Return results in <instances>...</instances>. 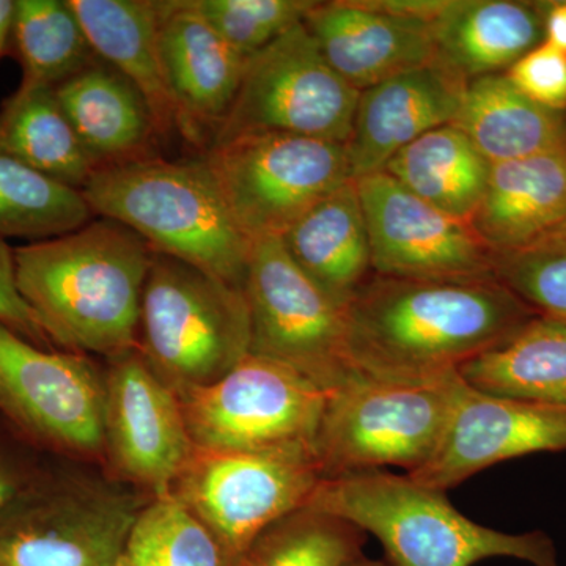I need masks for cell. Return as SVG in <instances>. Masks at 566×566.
I'll return each instance as SVG.
<instances>
[{
  "mask_svg": "<svg viewBox=\"0 0 566 566\" xmlns=\"http://www.w3.org/2000/svg\"><path fill=\"white\" fill-rule=\"evenodd\" d=\"M307 506L376 536L392 566H474L494 557L560 566L545 532L505 534L482 526L450 504L446 491L406 474L374 471L322 480Z\"/></svg>",
  "mask_w": 566,
  "mask_h": 566,
  "instance_id": "3957f363",
  "label": "cell"
},
{
  "mask_svg": "<svg viewBox=\"0 0 566 566\" xmlns=\"http://www.w3.org/2000/svg\"><path fill=\"white\" fill-rule=\"evenodd\" d=\"M542 33L534 9L512 0H447L431 22L436 62L468 82L510 69Z\"/></svg>",
  "mask_w": 566,
  "mask_h": 566,
  "instance_id": "cb8c5ba5",
  "label": "cell"
},
{
  "mask_svg": "<svg viewBox=\"0 0 566 566\" xmlns=\"http://www.w3.org/2000/svg\"><path fill=\"white\" fill-rule=\"evenodd\" d=\"M545 33V41L566 54V2L554 3L547 11Z\"/></svg>",
  "mask_w": 566,
  "mask_h": 566,
  "instance_id": "74e56055",
  "label": "cell"
},
{
  "mask_svg": "<svg viewBox=\"0 0 566 566\" xmlns=\"http://www.w3.org/2000/svg\"><path fill=\"white\" fill-rule=\"evenodd\" d=\"M159 46L180 115V136L205 147L232 106L248 57L234 51L189 0H159Z\"/></svg>",
  "mask_w": 566,
  "mask_h": 566,
  "instance_id": "e0dca14e",
  "label": "cell"
},
{
  "mask_svg": "<svg viewBox=\"0 0 566 566\" xmlns=\"http://www.w3.org/2000/svg\"><path fill=\"white\" fill-rule=\"evenodd\" d=\"M147 241L95 218L76 232L14 248L17 283L52 346L109 359L137 349Z\"/></svg>",
  "mask_w": 566,
  "mask_h": 566,
  "instance_id": "7a4b0ae2",
  "label": "cell"
},
{
  "mask_svg": "<svg viewBox=\"0 0 566 566\" xmlns=\"http://www.w3.org/2000/svg\"><path fill=\"white\" fill-rule=\"evenodd\" d=\"M346 566H392L387 560H375V558H368L365 556H360L356 558V560L352 562V564Z\"/></svg>",
  "mask_w": 566,
  "mask_h": 566,
  "instance_id": "ab89813d",
  "label": "cell"
},
{
  "mask_svg": "<svg viewBox=\"0 0 566 566\" xmlns=\"http://www.w3.org/2000/svg\"><path fill=\"white\" fill-rule=\"evenodd\" d=\"M566 450V406L480 392L461 385L436 455L409 479L447 491L483 469L539 452Z\"/></svg>",
  "mask_w": 566,
  "mask_h": 566,
  "instance_id": "2e32d148",
  "label": "cell"
},
{
  "mask_svg": "<svg viewBox=\"0 0 566 566\" xmlns=\"http://www.w3.org/2000/svg\"><path fill=\"white\" fill-rule=\"evenodd\" d=\"M244 290L153 252L137 352L175 394L219 381L251 353Z\"/></svg>",
  "mask_w": 566,
  "mask_h": 566,
  "instance_id": "5b68a950",
  "label": "cell"
},
{
  "mask_svg": "<svg viewBox=\"0 0 566 566\" xmlns=\"http://www.w3.org/2000/svg\"><path fill=\"white\" fill-rule=\"evenodd\" d=\"M147 502L46 475L0 520V566H117Z\"/></svg>",
  "mask_w": 566,
  "mask_h": 566,
  "instance_id": "4fadbf2b",
  "label": "cell"
},
{
  "mask_svg": "<svg viewBox=\"0 0 566 566\" xmlns=\"http://www.w3.org/2000/svg\"><path fill=\"white\" fill-rule=\"evenodd\" d=\"M9 55L24 88H55L96 57L69 0H14Z\"/></svg>",
  "mask_w": 566,
  "mask_h": 566,
  "instance_id": "f1b7e54d",
  "label": "cell"
},
{
  "mask_svg": "<svg viewBox=\"0 0 566 566\" xmlns=\"http://www.w3.org/2000/svg\"><path fill=\"white\" fill-rule=\"evenodd\" d=\"M117 566H233L218 539L172 493L145 504Z\"/></svg>",
  "mask_w": 566,
  "mask_h": 566,
  "instance_id": "1f68e13d",
  "label": "cell"
},
{
  "mask_svg": "<svg viewBox=\"0 0 566 566\" xmlns=\"http://www.w3.org/2000/svg\"><path fill=\"white\" fill-rule=\"evenodd\" d=\"M304 24L335 73L357 92L436 62L431 24L367 0L316 2Z\"/></svg>",
  "mask_w": 566,
  "mask_h": 566,
  "instance_id": "d6986e66",
  "label": "cell"
},
{
  "mask_svg": "<svg viewBox=\"0 0 566 566\" xmlns=\"http://www.w3.org/2000/svg\"><path fill=\"white\" fill-rule=\"evenodd\" d=\"M54 91L96 170L156 156L161 139L147 103L98 55Z\"/></svg>",
  "mask_w": 566,
  "mask_h": 566,
  "instance_id": "44dd1931",
  "label": "cell"
},
{
  "mask_svg": "<svg viewBox=\"0 0 566 566\" xmlns=\"http://www.w3.org/2000/svg\"><path fill=\"white\" fill-rule=\"evenodd\" d=\"M491 164L515 161L566 145V118L517 91L506 74L465 85L452 122Z\"/></svg>",
  "mask_w": 566,
  "mask_h": 566,
  "instance_id": "d4e9b609",
  "label": "cell"
},
{
  "mask_svg": "<svg viewBox=\"0 0 566 566\" xmlns=\"http://www.w3.org/2000/svg\"><path fill=\"white\" fill-rule=\"evenodd\" d=\"M468 81L433 62L360 92L346 142L353 180L382 172L398 151L455 120Z\"/></svg>",
  "mask_w": 566,
  "mask_h": 566,
  "instance_id": "ac0fdd59",
  "label": "cell"
},
{
  "mask_svg": "<svg viewBox=\"0 0 566 566\" xmlns=\"http://www.w3.org/2000/svg\"><path fill=\"white\" fill-rule=\"evenodd\" d=\"M382 172L436 210L471 222L485 196L491 163L449 123L411 142Z\"/></svg>",
  "mask_w": 566,
  "mask_h": 566,
  "instance_id": "4316f807",
  "label": "cell"
},
{
  "mask_svg": "<svg viewBox=\"0 0 566 566\" xmlns=\"http://www.w3.org/2000/svg\"><path fill=\"white\" fill-rule=\"evenodd\" d=\"M365 543L356 524L305 506L256 536L233 566H346Z\"/></svg>",
  "mask_w": 566,
  "mask_h": 566,
  "instance_id": "4dcf8cb0",
  "label": "cell"
},
{
  "mask_svg": "<svg viewBox=\"0 0 566 566\" xmlns=\"http://www.w3.org/2000/svg\"><path fill=\"white\" fill-rule=\"evenodd\" d=\"M359 95L335 73L301 22L248 59L237 96L208 148L263 133L346 144Z\"/></svg>",
  "mask_w": 566,
  "mask_h": 566,
  "instance_id": "9c48e42d",
  "label": "cell"
},
{
  "mask_svg": "<svg viewBox=\"0 0 566 566\" xmlns=\"http://www.w3.org/2000/svg\"><path fill=\"white\" fill-rule=\"evenodd\" d=\"M106 376L84 354L40 348L0 323V417L71 455L104 453Z\"/></svg>",
  "mask_w": 566,
  "mask_h": 566,
  "instance_id": "7c38bea8",
  "label": "cell"
},
{
  "mask_svg": "<svg viewBox=\"0 0 566 566\" xmlns=\"http://www.w3.org/2000/svg\"><path fill=\"white\" fill-rule=\"evenodd\" d=\"M458 375L480 392L566 406V322L534 315Z\"/></svg>",
  "mask_w": 566,
  "mask_h": 566,
  "instance_id": "484cf974",
  "label": "cell"
},
{
  "mask_svg": "<svg viewBox=\"0 0 566 566\" xmlns=\"http://www.w3.org/2000/svg\"><path fill=\"white\" fill-rule=\"evenodd\" d=\"M193 446L180 398L137 349L112 359L106 375L104 453L151 497L172 493Z\"/></svg>",
  "mask_w": 566,
  "mask_h": 566,
  "instance_id": "9a60e30c",
  "label": "cell"
},
{
  "mask_svg": "<svg viewBox=\"0 0 566 566\" xmlns=\"http://www.w3.org/2000/svg\"><path fill=\"white\" fill-rule=\"evenodd\" d=\"M234 51L251 57L304 22L314 0H189Z\"/></svg>",
  "mask_w": 566,
  "mask_h": 566,
  "instance_id": "d6a6232c",
  "label": "cell"
},
{
  "mask_svg": "<svg viewBox=\"0 0 566 566\" xmlns=\"http://www.w3.org/2000/svg\"><path fill=\"white\" fill-rule=\"evenodd\" d=\"M69 6L93 52L139 91L159 139L180 134L159 46V0H69Z\"/></svg>",
  "mask_w": 566,
  "mask_h": 566,
  "instance_id": "7402d4cb",
  "label": "cell"
},
{
  "mask_svg": "<svg viewBox=\"0 0 566 566\" xmlns=\"http://www.w3.org/2000/svg\"><path fill=\"white\" fill-rule=\"evenodd\" d=\"M244 294L251 354L289 365L327 394L363 378L346 357L344 311L293 262L281 237L253 241Z\"/></svg>",
  "mask_w": 566,
  "mask_h": 566,
  "instance_id": "30bf717a",
  "label": "cell"
},
{
  "mask_svg": "<svg viewBox=\"0 0 566 566\" xmlns=\"http://www.w3.org/2000/svg\"><path fill=\"white\" fill-rule=\"evenodd\" d=\"M534 315L497 279L371 274L344 308L346 357L374 381L431 385L457 375Z\"/></svg>",
  "mask_w": 566,
  "mask_h": 566,
  "instance_id": "6da1fadb",
  "label": "cell"
},
{
  "mask_svg": "<svg viewBox=\"0 0 566 566\" xmlns=\"http://www.w3.org/2000/svg\"><path fill=\"white\" fill-rule=\"evenodd\" d=\"M177 395L197 449L315 453L329 394L289 365L249 353L219 381Z\"/></svg>",
  "mask_w": 566,
  "mask_h": 566,
  "instance_id": "52a82bcc",
  "label": "cell"
},
{
  "mask_svg": "<svg viewBox=\"0 0 566 566\" xmlns=\"http://www.w3.org/2000/svg\"><path fill=\"white\" fill-rule=\"evenodd\" d=\"M371 248V270L412 281L495 279V252L471 222L423 202L386 172L356 180Z\"/></svg>",
  "mask_w": 566,
  "mask_h": 566,
  "instance_id": "5bb4252c",
  "label": "cell"
},
{
  "mask_svg": "<svg viewBox=\"0 0 566 566\" xmlns=\"http://www.w3.org/2000/svg\"><path fill=\"white\" fill-rule=\"evenodd\" d=\"M566 222V145L491 164L485 196L471 226L495 253L554 237Z\"/></svg>",
  "mask_w": 566,
  "mask_h": 566,
  "instance_id": "ffe728a7",
  "label": "cell"
},
{
  "mask_svg": "<svg viewBox=\"0 0 566 566\" xmlns=\"http://www.w3.org/2000/svg\"><path fill=\"white\" fill-rule=\"evenodd\" d=\"M202 159L234 223L251 243L282 237L352 181L345 144L263 133L212 145Z\"/></svg>",
  "mask_w": 566,
  "mask_h": 566,
  "instance_id": "ba28073f",
  "label": "cell"
},
{
  "mask_svg": "<svg viewBox=\"0 0 566 566\" xmlns=\"http://www.w3.org/2000/svg\"><path fill=\"white\" fill-rule=\"evenodd\" d=\"M551 238H566V222L560 227V229L557 230V233Z\"/></svg>",
  "mask_w": 566,
  "mask_h": 566,
  "instance_id": "60d3db41",
  "label": "cell"
},
{
  "mask_svg": "<svg viewBox=\"0 0 566 566\" xmlns=\"http://www.w3.org/2000/svg\"><path fill=\"white\" fill-rule=\"evenodd\" d=\"M0 323L7 324L14 333L40 348L54 349L18 290L14 249L3 238H0Z\"/></svg>",
  "mask_w": 566,
  "mask_h": 566,
  "instance_id": "d590c367",
  "label": "cell"
},
{
  "mask_svg": "<svg viewBox=\"0 0 566 566\" xmlns=\"http://www.w3.org/2000/svg\"><path fill=\"white\" fill-rule=\"evenodd\" d=\"M13 14L14 0H0V61L9 55Z\"/></svg>",
  "mask_w": 566,
  "mask_h": 566,
  "instance_id": "f35d334b",
  "label": "cell"
},
{
  "mask_svg": "<svg viewBox=\"0 0 566 566\" xmlns=\"http://www.w3.org/2000/svg\"><path fill=\"white\" fill-rule=\"evenodd\" d=\"M517 91L549 111L566 109V54L543 41L506 73Z\"/></svg>",
  "mask_w": 566,
  "mask_h": 566,
  "instance_id": "e575fe53",
  "label": "cell"
},
{
  "mask_svg": "<svg viewBox=\"0 0 566 566\" xmlns=\"http://www.w3.org/2000/svg\"><path fill=\"white\" fill-rule=\"evenodd\" d=\"M463 379L390 385L363 376L327 395L315 441L323 480L401 468L416 472L444 439Z\"/></svg>",
  "mask_w": 566,
  "mask_h": 566,
  "instance_id": "8992f818",
  "label": "cell"
},
{
  "mask_svg": "<svg viewBox=\"0 0 566 566\" xmlns=\"http://www.w3.org/2000/svg\"><path fill=\"white\" fill-rule=\"evenodd\" d=\"M323 475L312 452L197 449L172 494L238 560L268 527L305 509Z\"/></svg>",
  "mask_w": 566,
  "mask_h": 566,
  "instance_id": "8fae6325",
  "label": "cell"
},
{
  "mask_svg": "<svg viewBox=\"0 0 566 566\" xmlns=\"http://www.w3.org/2000/svg\"><path fill=\"white\" fill-rule=\"evenodd\" d=\"M82 193L96 218L129 227L153 252L244 290L252 243L230 216L202 156L188 161L151 156L102 167Z\"/></svg>",
  "mask_w": 566,
  "mask_h": 566,
  "instance_id": "277c9868",
  "label": "cell"
},
{
  "mask_svg": "<svg viewBox=\"0 0 566 566\" xmlns=\"http://www.w3.org/2000/svg\"><path fill=\"white\" fill-rule=\"evenodd\" d=\"M281 238L293 262L342 311L374 274L356 180L324 197Z\"/></svg>",
  "mask_w": 566,
  "mask_h": 566,
  "instance_id": "603a6c76",
  "label": "cell"
},
{
  "mask_svg": "<svg viewBox=\"0 0 566 566\" xmlns=\"http://www.w3.org/2000/svg\"><path fill=\"white\" fill-rule=\"evenodd\" d=\"M21 453L0 442V520L44 479Z\"/></svg>",
  "mask_w": 566,
  "mask_h": 566,
  "instance_id": "8d00e7d4",
  "label": "cell"
},
{
  "mask_svg": "<svg viewBox=\"0 0 566 566\" xmlns=\"http://www.w3.org/2000/svg\"><path fill=\"white\" fill-rule=\"evenodd\" d=\"M494 275L532 311L566 322V238L495 253Z\"/></svg>",
  "mask_w": 566,
  "mask_h": 566,
  "instance_id": "836d02e7",
  "label": "cell"
},
{
  "mask_svg": "<svg viewBox=\"0 0 566 566\" xmlns=\"http://www.w3.org/2000/svg\"><path fill=\"white\" fill-rule=\"evenodd\" d=\"M96 218L80 189L70 188L0 155V238L39 243L54 240Z\"/></svg>",
  "mask_w": 566,
  "mask_h": 566,
  "instance_id": "f546056e",
  "label": "cell"
},
{
  "mask_svg": "<svg viewBox=\"0 0 566 566\" xmlns=\"http://www.w3.org/2000/svg\"><path fill=\"white\" fill-rule=\"evenodd\" d=\"M0 155L80 191L96 170L50 87H18L0 104Z\"/></svg>",
  "mask_w": 566,
  "mask_h": 566,
  "instance_id": "83f0119b",
  "label": "cell"
}]
</instances>
